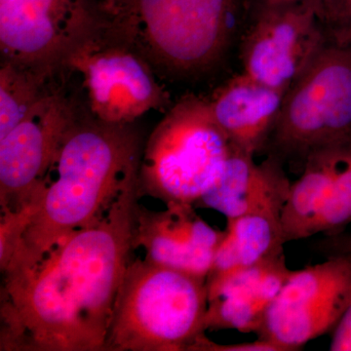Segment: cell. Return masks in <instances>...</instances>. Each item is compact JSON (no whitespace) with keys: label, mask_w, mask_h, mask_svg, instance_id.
I'll use <instances>...</instances> for the list:
<instances>
[{"label":"cell","mask_w":351,"mask_h":351,"mask_svg":"<svg viewBox=\"0 0 351 351\" xmlns=\"http://www.w3.org/2000/svg\"><path fill=\"white\" fill-rule=\"evenodd\" d=\"M302 0H250L252 13L269 7L285 5V4L295 3Z\"/></svg>","instance_id":"21"},{"label":"cell","mask_w":351,"mask_h":351,"mask_svg":"<svg viewBox=\"0 0 351 351\" xmlns=\"http://www.w3.org/2000/svg\"><path fill=\"white\" fill-rule=\"evenodd\" d=\"M108 10L101 24L119 25L130 15L137 0H107Z\"/></svg>","instance_id":"20"},{"label":"cell","mask_w":351,"mask_h":351,"mask_svg":"<svg viewBox=\"0 0 351 351\" xmlns=\"http://www.w3.org/2000/svg\"><path fill=\"white\" fill-rule=\"evenodd\" d=\"M351 302V258L331 256L292 274L270 304L258 339L301 350L331 332Z\"/></svg>","instance_id":"8"},{"label":"cell","mask_w":351,"mask_h":351,"mask_svg":"<svg viewBox=\"0 0 351 351\" xmlns=\"http://www.w3.org/2000/svg\"><path fill=\"white\" fill-rule=\"evenodd\" d=\"M351 142V47L329 43L285 95L265 154L301 173L313 152Z\"/></svg>","instance_id":"6"},{"label":"cell","mask_w":351,"mask_h":351,"mask_svg":"<svg viewBox=\"0 0 351 351\" xmlns=\"http://www.w3.org/2000/svg\"><path fill=\"white\" fill-rule=\"evenodd\" d=\"M285 244L280 212H253L228 219L226 237L209 274L279 257L284 255Z\"/></svg>","instance_id":"15"},{"label":"cell","mask_w":351,"mask_h":351,"mask_svg":"<svg viewBox=\"0 0 351 351\" xmlns=\"http://www.w3.org/2000/svg\"><path fill=\"white\" fill-rule=\"evenodd\" d=\"M239 0H137L117 29L145 59L193 75L223 56L237 29Z\"/></svg>","instance_id":"7"},{"label":"cell","mask_w":351,"mask_h":351,"mask_svg":"<svg viewBox=\"0 0 351 351\" xmlns=\"http://www.w3.org/2000/svg\"><path fill=\"white\" fill-rule=\"evenodd\" d=\"M255 157L233 147L219 181L196 204L226 219L258 211L282 213L292 184L285 166L274 156L261 163Z\"/></svg>","instance_id":"13"},{"label":"cell","mask_w":351,"mask_h":351,"mask_svg":"<svg viewBox=\"0 0 351 351\" xmlns=\"http://www.w3.org/2000/svg\"><path fill=\"white\" fill-rule=\"evenodd\" d=\"M331 351H351V302L331 332Z\"/></svg>","instance_id":"19"},{"label":"cell","mask_w":351,"mask_h":351,"mask_svg":"<svg viewBox=\"0 0 351 351\" xmlns=\"http://www.w3.org/2000/svg\"><path fill=\"white\" fill-rule=\"evenodd\" d=\"M329 43L319 0L261 9L242 38L244 75L287 93Z\"/></svg>","instance_id":"9"},{"label":"cell","mask_w":351,"mask_h":351,"mask_svg":"<svg viewBox=\"0 0 351 351\" xmlns=\"http://www.w3.org/2000/svg\"><path fill=\"white\" fill-rule=\"evenodd\" d=\"M73 115L69 101L55 91L0 138L1 213L21 211L31 204Z\"/></svg>","instance_id":"10"},{"label":"cell","mask_w":351,"mask_h":351,"mask_svg":"<svg viewBox=\"0 0 351 351\" xmlns=\"http://www.w3.org/2000/svg\"><path fill=\"white\" fill-rule=\"evenodd\" d=\"M59 93L73 112L108 124L127 125L167 99L152 64L128 38L96 25L51 66Z\"/></svg>","instance_id":"3"},{"label":"cell","mask_w":351,"mask_h":351,"mask_svg":"<svg viewBox=\"0 0 351 351\" xmlns=\"http://www.w3.org/2000/svg\"><path fill=\"white\" fill-rule=\"evenodd\" d=\"M206 280L147 258L129 263L105 350L188 351L206 331Z\"/></svg>","instance_id":"4"},{"label":"cell","mask_w":351,"mask_h":351,"mask_svg":"<svg viewBox=\"0 0 351 351\" xmlns=\"http://www.w3.org/2000/svg\"><path fill=\"white\" fill-rule=\"evenodd\" d=\"M138 175L93 225L4 277L1 350L101 351L134 248Z\"/></svg>","instance_id":"1"},{"label":"cell","mask_w":351,"mask_h":351,"mask_svg":"<svg viewBox=\"0 0 351 351\" xmlns=\"http://www.w3.org/2000/svg\"><path fill=\"white\" fill-rule=\"evenodd\" d=\"M317 250L326 257L346 256L351 258V232H339L334 235H324L316 244Z\"/></svg>","instance_id":"18"},{"label":"cell","mask_w":351,"mask_h":351,"mask_svg":"<svg viewBox=\"0 0 351 351\" xmlns=\"http://www.w3.org/2000/svg\"><path fill=\"white\" fill-rule=\"evenodd\" d=\"M193 206L168 203L160 212L138 206L133 245L144 247L152 263L207 279L226 230L212 228Z\"/></svg>","instance_id":"11"},{"label":"cell","mask_w":351,"mask_h":351,"mask_svg":"<svg viewBox=\"0 0 351 351\" xmlns=\"http://www.w3.org/2000/svg\"><path fill=\"white\" fill-rule=\"evenodd\" d=\"M233 147L209 101L186 97L149 138L141 158L138 188L166 204L195 205L219 181Z\"/></svg>","instance_id":"5"},{"label":"cell","mask_w":351,"mask_h":351,"mask_svg":"<svg viewBox=\"0 0 351 351\" xmlns=\"http://www.w3.org/2000/svg\"><path fill=\"white\" fill-rule=\"evenodd\" d=\"M189 351H281L278 346L269 341L258 339L251 343H232V345H219L212 341L205 336V332L199 335Z\"/></svg>","instance_id":"17"},{"label":"cell","mask_w":351,"mask_h":351,"mask_svg":"<svg viewBox=\"0 0 351 351\" xmlns=\"http://www.w3.org/2000/svg\"><path fill=\"white\" fill-rule=\"evenodd\" d=\"M285 256L207 277L205 329L257 335L267 309L292 274Z\"/></svg>","instance_id":"12"},{"label":"cell","mask_w":351,"mask_h":351,"mask_svg":"<svg viewBox=\"0 0 351 351\" xmlns=\"http://www.w3.org/2000/svg\"><path fill=\"white\" fill-rule=\"evenodd\" d=\"M321 16L331 43L351 47V0H319Z\"/></svg>","instance_id":"16"},{"label":"cell","mask_w":351,"mask_h":351,"mask_svg":"<svg viewBox=\"0 0 351 351\" xmlns=\"http://www.w3.org/2000/svg\"><path fill=\"white\" fill-rule=\"evenodd\" d=\"M141 138L133 124L117 125L75 112L64 129L4 277L31 269L76 230L93 225L138 175Z\"/></svg>","instance_id":"2"},{"label":"cell","mask_w":351,"mask_h":351,"mask_svg":"<svg viewBox=\"0 0 351 351\" xmlns=\"http://www.w3.org/2000/svg\"><path fill=\"white\" fill-rule=\"evenodd\" d=\"M285 95L243 73L226 83L209 103L233 147L257 156L265 154Z\"/></svg>","instance_id":"14"}]
</instances>
